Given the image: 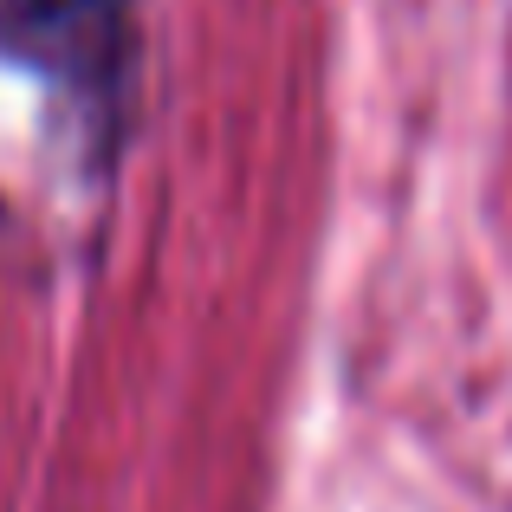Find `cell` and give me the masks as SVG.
Returning a JSON list of instances; mask_svg holds the SVG:
<instances>
[{"label": "cell", "instance_id": "6da1fadb", "mask_svg": "<svg viewBox=\"0 0 512 512\" xmlns=\"http://www.w3.org/2000/svg\"><path fill=\"white\" fill-rule=\"evenodd\" d=\"M0 65L33 72L65 104L85 150L111 163L143 104L137 0H0Z\"/></svg>", "mask_w": 512, "mask_h": 512}]
</instances>
